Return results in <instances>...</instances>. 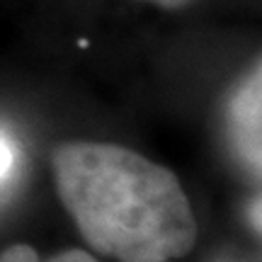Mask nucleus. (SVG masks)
<instances>
[{
    "instance_id": "nucleus-3",
    "label": "nucleus",
    "mask_w": 262,
    "mask_h": 262,
    "mask_svg": "<svg viewBox=\"0 0 262 262\" xmlns=\"http://www.w3.org/2000/svg\"><path fill=\"white\" fill-rule=\"evenodd\" d=\"M0 262H97L90 253H85V250H63V253L54 255V257H49V260H41L37 253H34V248H29V245L19 243V245H10L5 248L3 253H0Z\"/></svg>"
},
{
    "instance_id": "nucleus-1",
    "label": "nucleus",
    "mask_w": 262,
    "mask_h": 262,
    "mask_svg": "<svg viewBox=\"0 0 262 262\" xmlns=\"http://www.w3.org/2000/svg\"><path fill=\"white\" fill-rule=\"evenodd\" d=\"M56 192L85 243L119 262H170L196 243L178 175L136 150L66 141L51 153Z\"/></svg>"
},
{
    "instance_id": "nucleus-5",
    "label": "nucleus",
    "mask_w": 262,
    "mask_h": 262,
    "mask_svg": "<svg viewBox=\"0 0 262 262\" xmlns=\"http://www.w3.org/2000/svg\"><path fill=\"white\" fill-rule=\"evenodd\" d=\"M143 3H150V5H158V8H165V10H180L194 3V0H143Z\"/></svg>"
},
{
    "instance_id": "nucleus-2",
    "label": "nucleus",
    "mask_w": 262,
    "mask_h": 262,
    "mask_svg": "<svg viewBox=\"0 0 262 262\" xmlns=\"http://www.w3.org/2000/svg\"><path fill=\"white\" fill-rule=\"evenodd\" d=\"M262 73L260 63L243 78L238 90L231 97L228 107V126H231V139L235 143L238 156L243 158L250 172L260 178L262 170V134H260V117H262Z\"/></svg>"
},
{
    "instance_id": "nucleus-4",
    "label": "nucleus",
    "mask_w": 262,
    "mask_h": 262,
    "mask_svg": "<svg viewBox=\"0 0 262 262\" xmlns=\"http://www.w3.org/2000/svg\"><path fill=\"white\" fill-rule=\"evenodd\" d=\"M12 168V150L5 141L0 139V178L3 175H8V170Z\"/></svg>"
}]
</instances>
